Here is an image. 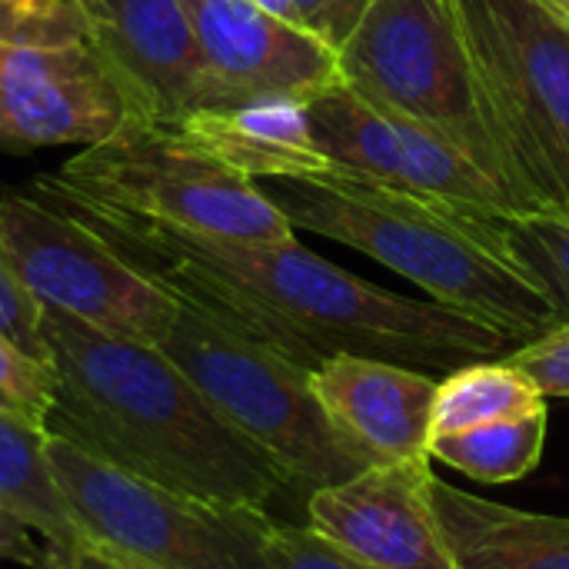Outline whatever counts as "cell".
Returning <instances> with one entry per match:
<instances>
[{
    "instance_id": "obj_1",
    "label": "cell",
    "mask_w": 569,
    "mask_h": 569,
    "mask_svg": "<svg viewBox=\"0 0 569 569\" xmlns=\"http://www.w3.org/2000/svg\"><path fill=\"white\" fill-rule=\"evenodd\" d=\"M33 193L77 217L180 303L230 323L310 373L340 353L450 373L517 347L470 313L383 290L300 240H217L67 197L37 180Z\"/></svg>"
},
{
    "instance_id": "obj_2",
    "label": "cell",
    "mask_w": 569,
    "mask_h": 569,
    "mask_svg": "<svg viewBox=\"0 0 569 569\" xmlns=\"http://www.w3.org/2000/svg\"><path fill=\"white\" fill-rule=\"evenodd\" d=\"M43 337L57 377L50 433L210 503L267 510L293 490L160 347L97 330L50 307H43Z\"/></svg>"
},
{
    "instance_id": "obj_3",
    "label": "cell",
    "mask_w": 569,
    "mask_h": 569,
    "mask_svg": "<svg viewBox=\"0 0 569 569\" xmlns=\"http://www.w3.org/2000/svg\"><path fill=\"white\" fill-rule=\"evenodd\" d=\"M270 200L293 230L373 257L430 293V300L503 330L513 343L560 323L553 293L510 247L500 217L393 190L340 167L283 177Z\"/></svg>"
},
{
    "instance_id": "obj_4",
    "label": "cell",
    "mask_w": 569,
    "mask_h": 569,
    "mask_svg": "<svg viewBox=\"0 0 569 569\" xmlns=\"http://www.w3.org/2000/svg\"><path fill=\"white\" fill-rule=\"evenodd\" d=\"M453 10L520 213H569V20L547 0H453Z\"/></svg>"
},
{
    "instance_id": "obj_5",
    "label": "cell",
    "mask_w": 569,
    "mask_h": 569,
    "mask_svg": "<svg viewBox=\"0 0 569 569\" xmlns=\"http://www.w3.org/2000/svg\"><path fill=\"white\" fill-rule=\"evenodd\" d=\"M160 350L233 430L277 463L293 490L310 497L377 467L337 430L313 390L310 370L230 323L180 303Z\"/></svg>"
},
{
    "instance_id": "obj_6",
    "label": "cell",
    "mask_w": 569,
    "mask_h": 569,
    "mask_svg": "<svg viewBox=\"0 0 569 569\" xmlns=\"http://www.w3.org/2000/svg\"><path fill=\"white\" fill-rule=\"evenodd\" d=\"M50 473L83 533L143 569H270L267 510L167 490L83 443L47 433Z\"/></svg>"
},
{
    "instance_id": "obj_7",
    "label": "cell",
    "mask_w": 569,
    "mask_h": 569,
    "mask_svg": "<svg viewBox=\"0 0 569 569\" xmlns=\"http://www.w3.org/2000/svg\"><path fill=\"white\" fill-rule=\"evenodd\" d=\"M37 183L200 237L237 243L297 240L293 223L250 177L150 123H127L110 140L83 147L57 173L37 177Z\"/></svg>"
},
{
    "instance_id": "obj_8",
    "label": "cell",
    "mask_w": 569,
    "mask_h": 569,
    "mask_svg": "<svg viewBox=\"0 0 569 569\" xmlns=\"http://www.w3.org/2000/svg\"><path fill=\"white\" fill-rule=\"evenodd\" d=\"M337 57L347 87L450 140L510 193L480 113L453 0H370Z\"/></svg>"
},
{
    "instance_id": "obj_9",
    "label": "cell",
    "mask_w": 569,
    "mask_h": 569,
    "mask_svg": "<svg viewBox=\"0 0 569 569\" xmlns=\"http://www.w3.org/2000/svg\"><path fill=\"white\" fill-rule=\"evenodd\" d=\"M0 260L43 307L127 340L160 347L180 313L177 297L37 193L0 197Z\"/></svg>"
},
{
    "instance_id": "obj_10",
    "label": "cell",
    "mask_w": 569,
    "mask_h": 569,
    "mask_svg": "<svg viewBox=\"0 0 569 569\" xmlns=\"http://www.w3.org/2000/svg\"><path fill=\"white\" fill-rule=\"evenodd\" d=\"M307 110L323 157L353 177L490 217L520 213L510 193L450 140L370 103L347 83L323 90L307 103Z\"/></svg>"
},
{
    "instance_id": "obj_11",
    "label": "cell",
    "mask_w": 569,
    "mask_h": 569,
    "mask_svg": "<svg viewBox=\"0 0 569 569\" xmlns=\"http://www.w3.org/2000/svg\"><path fill=\"white\" fill-rule=\"evenodd\" d=\"M70 3L83 17L87 43L130 100L133 123L170 127L193 110L227 107L180 0Z\"/></svg>"
},
{
    "instance_id": "obj_12",
    "label": "cell",
    "mask_w": 569,
    "mask_h": 569,
    "mask_svg": "<svg viewBox=\"0 0 569 569\" xmlns=\"http://www.w3.org/2000/svg\"><path fill=\"white\" fill-rule=\"evenodd\" d=\"M127 123L130 100L87 40H0V150L93 147Z\"/></svg>"
},
{
    "instance_id": "obj_13",
    "label": "cell",
    "mask_w": 569,
    "mask_h": 569,
    "mask_svg": "<svg viewBox=\"0 0 569 569\" xmlns=\"http://www.w3.org/2000/svg\"><path fill=\"white\" fill-rule=\"evenodd\" d=\"M227 107L267 97L313 100L343 83L340 57L310 30L250 0H180Z\"/></svg>"
},
{
    "instance_id": "obj_14",
    "label": "cell",
    "mask_w": 569,
    "mask_h": 569,
    "mask_svg": "<svg viewBox=\"0 0 569 569\" xmlns=\"http://www.w3.org/2000/svg\"><path fill=\"white\" fill-rule=\"evenodd\" d=\"M430 453L377 463L307 497V523L380 569H453L430 507Z\"/></svg>"
},
{
    "instance_id": "obj_15",
    "label": "cell",
    "mask_w": 569,
    "mask_h": 569,
    "mask_svg": "<svg viewBox=\"0 0 569 569\" xmlns=\"http://www.w3.org/2000/svg\"><path fill=\"white\" fill-rule=\"evenodd\" d=\"M437 383L423 370L350 353L330 357L313 370L323 410L373 463L427 453Z\"/></svg>"
},
{
    "instance_id": "obj_16",
    "label": "cell",
    "mask_w": 569,
    "mask_h": 569,
    "mask_svg": "<svg viewBox=\"0 0 569 569\" xmlns=\"http://www.w3.org/2000/svg\"><path fill=\"white\" fill-rule=\"evenodd\" d=\"M160 130L250 180L313 177L337 170V163L323 157L313 140L307 100L267 97L233 107H203Z\"/></svg>"
},
{
    "instance_id": "obj_17",
    "label": "cell",
    "mask_w": 569,
    "mask_h": 569,
    "mask_svg": "<svg viewBox=\"0 0 569 569\" xmlns=\"http://www.w3.org/2000/svg\"><path fill=\"white\" fill-rule=\"evenodd\" d=\"M430 507L453 569H569V517L507 507L437 473Z\"/></svg>"
},
{
    "instance_id": "obj_18",
    "label": "cell",
    "mask_w": 569,
    "mask_h": 569,
    "mask_svg": "<svg viewBox=\"0 0 569 569\" xmlns=\"http://www.w3.org/2000/svg\"><path fill=\"white\" fill-rule=\"evenodd\" d=\"M43 443L47 433L0 413V503L53 550L90 543L50 473Z\"/></svg>"
},
{
    "instance_id": "obj_19",
    "label": "cell",
    "mask_w": 569,
    "mask_h": 569,
    "mask_svg": "<svg viewBox=\"0 0 569 569\" xmlns=\"http://www.w3.org/2000/svg\"><path fill=\"white\" fill-rule=\"evenodd\" d=\"M550 413L537 407L520 417L490 420L480 427L437 433L427 443L430 460L460 470L477 483H517L537 470L547 447Z\"/></svg>"
},
{
    "instance_id": "obj_20",
    "label": "cell",
    "mask_w": 569,
    "mask_h": 569,
    "mask_svg": "<svg viewBox=\"0 0 569 569\" xmlns=\"http://www.w3.org/2000/svg\"><path fill=\"white\" fill-rule=\"evenodd\" d=\"M537 407H547V397L520 367H513L507 357L477 360V363L450 370L437 383L430 437L480 427V423L503 420V417H520Z\"/></svg>"
},
{
    "instance_id": "obj_21",
    "label": "cell",
    "mask_w": 569,
    "mask_h": 569,
    "mask_svg": "<svg viewBox=\"0 0 569 569\" xmlns=\"http://www.w3.org/2000/svg\"><path fill=\"white\" fill-rule=\"evenodd\" d=\"M510 247L547 283L560 323L569 320V213H513L500 217Z\"/></svg>"
},
{
    "instance_id": "obj_22",
    "label": "cell",
    "mask_w": 569,
    "mask_h": 569,
    "mask_svg": "<svg viewBox=\"0 0 569 569\" xmlns=\"http://www.w3.org/2000/svg\"><path fill=\"white\" fill-rule=\"evenodd\" d=\"M57 403V377L53 367L37 363L17 343L0 337V413L50 433V413Z\"/></svg>"
},
{
    "instance_id": "obj_23",
    "label": "cell",
    "mask_w": 569,
    "mask_h": 569,
    "mask_svg": "<svg viewBox=\"0 0 569 569\" xmlns=\"http://www.w3.org/2000/svg\"><path fill=\"white\" fill-rule=\"evenodd\" d=\"M0 40L70 43L87 40V27L70 0H0Z\"/></svg>"
},
{
    "instance_id": "obj_24",
    "label": "cell",
    "mask_w": 569,
    "mask_h": 569,
    "mask_svg": "<svg viewBox=\"0 0 569 569\" xmlns=\"http://www.w3.org/2000/svg\"><path fill=\"white\" fill-rule=\"evenodd\" d=\"M270 569H380L333 543L310 523H273L267 540Z\"/></svg>"
},
{
    "instance_id": "obj_25",
    "label": "cell",
    "mask_w": 569,
    "mask_h": 569,
    "mask_svg": "<svg viewBox=\"0 0 569 569\" xmlns=\"http://www.w3.org/2000/svg\"><path fill=\"white\" fill-rule=\"evenodd\" d=\"M0 337L17 343L27 357L50 367V347L43 337V303L13 277L0 260Z\"/></svg>"
},
{
    "instance_id": "obj_26",
    "label": "cell",
    "mask_w": 569,
    "mask_h": 569,
    "mask_svg": "<svg viewBox=\"0 0 569 569\" xmlns=\"http://www.w3.org/2000/svg\"><path fill=\"white\" fill-rule=\"evenodd\" d=\"M507 360L520 367L543 397H567L569 400V320L550 327L547 333L517 343Z\"/></svg>"
},
{
    "instance_id": "obj_27",
    "label": "cell",
    "mask_w": 569,
    "mask_h": 569,
    "mask_svg": "<svg viewBox=\"0 0 569 569\" xmlns=\"http://www.w3.org/2000/svg\"><path fill=\"white\" fill-rule=\"evenodd\" d=\"M293 3L303 27L323 43H330L333 50H340V43L353 33L363 10L370 7V0H293Z\"/></svg>"
},
{
    "instance_id": "obj_28",
    "label": "cell",
    "mask_w": 569,
    "mask_h": 569,
    "mask_svg": "<svg viewBox=\"0 0 569 569\" xmlns=\"http://www.w3.org/2000/svg\"><path fill=\"white\" fill-rule=\"evenodd\" d=\"M43 557H47V543L40 547V543L33 540V530H30L17 513H10V510L0 503V560L40 569L43 567Z\"/></svg>"
},
{
    "instance_id": "obj_29",
    "label": "cell",
    "mask_w": 569,
    "mask_h": 569,
    "mask_svg": "<svg viewBox=\"0 0 569 569\" xmlns=\"http://www.w3.org/2000/svg\"><path fill=\"white\" fill-rule=\"evenodd\" d=\"M40 569H143L123 557H117L113 550L100 547V543H77V547H67V550H53L47 547V557H43V567Z\"/></svg>"
},
{
    "instance_id": "obj_30",
    "label": "cell",
    "mask_w": 569,
    "mask_h": 569,
    "mask_svg": "<svg viewBox=\"0 0 569 569\" xmlns=\"http://www.w3.org/2000/svg\"><path fill=\"white\" fill-rule=\"evenodd\" d=\"M250 3L263 7L267 13H273V17L287 20V23H297V27H303V20H300V13H297V3H293V0H250ZM303 30H307V27H303Z\"/></svg>"
},
{
    "instance_id": "obj_31",
    "label": "cell",
    "mask_w": 569,
    "mask_h": 569,
    "mask_svg": "<svg viewBox=\"0 0 569 569\" xmlns=\"http://www.w3.org/2000/svg\"><path fill=\"white\" fill-rule=\"evenodd\" d=\"M547 3H550V7H557V10H560V13L569 20V0H547Z\"/></svg>"
}]
</instances>
